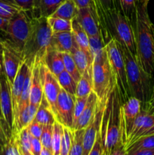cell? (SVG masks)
I'll return each mask as SVG.
<instances>
[{
	"label": "cell",
	"mask_w": 154,
	"mask_h": 155,
	"mask_svg": "<svg viewBox=\"0 0 154 155\" xmlns=\"http://www.w3.org/2000/svg\"><path fill=\"white\" fill-rule=\"evenodd\" d=\"M147 5L136 2L135 18L133 24L136 45V58L140 68L154 79V34Z\"/></svg>",
	"instance_id": "cell-1"
},
{
	"label": "cell",
	"mask_w": 154,
	"mask_h": 155,
	"mask_svg": "<svg viewBox=\"0 0 154 155\" xmlns=\"http://www.w3.org/2000/svg\"><path fill=\"white\" fill-rule=\"evenodd\" d=\"M51 36L52 31L47 18L33 16L31 31L21 53L23 61L30 68L36 64L42 62L51 44Z\"/></svg>",
	"instance_id": "cell-2"
},
{
	"label": "cell",
	"mask_w": 154,
	"mask_h": 155,
	"mask_svg": "<svg viewBox=\"0 0 154 155\" xmlns=\"http://www.w3.org/2000/svg\"><path fill=\"white\" fill-rule=\"evenodd\" d=\"M119 47L125 61L127 80L131 95L138 98L141 101V105H144L152 96L154 79L142 70L136 57L126 47L120 44Z\"/></svg>",
	"instance_id": "cell-3"
},
{
	"label": "cell",
	"mask_w": 154,
	"mask_h": 155,
	"mask_svg": "<svg viewBox=\"0 0 154 155\" xmlns=\"http://www.w3.org/2000/svg\"><path fill=\"white\" fill-rule=\"evenodd\" d=\"M105 49L109 64L116 81V87L119 91L121 101L123 104L131 97V95L127 80L125 61L119 42L115 39H112L106 44Z\"/></svg>",
	"instance_id": "cell-4"
},
{
	"label": "cell",
	"mask_w": 154,
	"mask_h": 155,
	"mask_svg": "<svg viewBox=\"0 0 154 155\" xmlns=\"http://www.w3.org/2000/svg\"><path fill=\"white\" fill-rule=\"evenodd\" d=\"M33 17L32 12L24 10L18 12L9 19L5 39H2L21 54L31 31Z\"/></svg>",
	"instance_id": "cell-5"
},
{
	"label": "cell",
	"mask_w": 154,
	"mask_h": 155,
	"mask_svg": "<svg viewBox=\"0 0 154 155\" xmlns=\"http://www.w3.org/2000/svg\"><path fill=\"white\" fill-rule=\"evenodd\" d=\"M93 91L100 101L108 99L116 86V81L112 73L107 52L92 62Z\"/></svg>",
	"instance_id": "cell-6"
},
{
	"label": "cell",
	"mask_w": 154,
	"mask_h": 155,
	"mask_svg": "<svg viewBox=\"0 0 154 155\" xmlns=\"http://www.w3.org/2000/svg\"><path fill=\"white\" fill-rule=\"evenodd\" d=\"M75 96L61 89L56 104V120L63 127L72 130Z\"/></svg>",
	"instance_id": "cell-7"
},
{
	"label": "cell",
	"mask_w": 154,
	"mask_h": 155,
	"mask_svg": "<svg viewBox=\"0 0 154 155\" xmlns=\"http://www.w3.org/2000/svg\"><path fill=\"white\" fill-rule=\"evenodd\" d=\"M107 101V100L105 101L98 100V107L95 117L91 124L85 129L82 141V155H88L95 144L97 135L101 130Z\"/></svg>",
	"instance_id": "cell-8"
},
{
	"label": "cell",
	"mask_w": 154,
	"mask_h": 155,
	"mask_svg": "<svg viewBox=\"0 0 154 155\" xmlns=\"http://www.w3.org/2000/svg\"><path fill=\"white\" fill-rule=\"evenodd\" d=\"M2 58L4 73L10 84L11 85L20 66L24 61L22 55L8 42L2 39Z\"/></svg>",
	"instance_id": "cell-9"
},
{
	"label": "cell",
	"mask_w": 154,
	"mask_h": 155,
	"mask_svg": "<svg viewBox=\"0 0 154 155\" xmlns=\"http://www.w3.org/2000/svg\"><path fill=\"white\" fill-rule=\"evenodd\" d=\"M41 72L42 77L43 95L48 101L56 117V104L61 87L59 84L57 77L52 74L43 63L41 64Z\"/></svg>",
	"instance_id": "cell-10"
},
{
	"label": "cell",
	"mask_w": 154,
	"mask_h": 155,
	"mask_svg": "<svg viewBox=\"0 0 154 155\" xmlns=\"http://www.w3.org/2000/svg\"><path fill=\"white\" fill-rule=\"evenodd\" d=\"M75 19L84 29L88 37L100 35L99 18L93 0L89 6L79 8Z\"/></svg>",
	"instance_id": "cell-11"
},
{
	"label": "cell",
	"mask_w": 154,
	"mask_h": 155,
	"mask_svg": "<svg viewBox=\"0 0 154 155\" xmlns=\"http://www.w3.org/2000/svg\"><path fill=\"white\" fill-rule=\"evenodd\" d=\"M150 134H154V115L148 114L144 109L141 108L127 138L125 148L139 138Z\"/></svg>",
	"instance_id": "cell-12"
},
{
	"label": "cell",
	"mask_w": 154,
	"mask_h": 155,
	"mask_svg": "<svg viewBox=\"0 0 154 155\" xmlns=\"http://www.w3.org/2000/svg\"><path fill=\"white\" fill-rule=\"evenodd\" d=\"M0 105L5 120L12 131L14 124V112L11 93V84L4 72L0 74Z\"/></svg>",
	"instance_id": "cell-13"
},
{
	"label": "cell",
	"mask_w": 154,
	"mask_h": 155,
	"mask_svg": "<svg viewBox=\"0 0 154 155\" xmlns=\"http://www.w3.org/2000/svg\"><path fill=\"white\" fill-rule=\"evenodd\" d=\"M140 110H141V101L135 97H130L125 103L122 104V116L125 144H126L127 138L131 133L134 121L140 114Z\"/></svg>",
	"instance_id": "cell-14"
},
{
	"label": "cell",
	"mask_w": 154,
	"mask_h": 155,
	"mask_svg": "<svg viewBox=\"0 0 154 155\" xmlns=\"http://www.w3.org/2000/svg\"><path fill=\"white\" fill-rule=\"evenodd\" d=\"M98 96L95 94V92L92 91L89 94L88 97L87 103H86V105L85 107L84 110H83L82 113L80 115V117L77 120L76 122H75L72 130H85L91 124L94 117H95L97 107H98Z\"/></svg>",
	"instance_id": "cell-15"
},
{
	"label": "cell",
	"mask_w": 154,
	"mask_h": 155,
	"mask_svg": "<svg viewBox=\"0 0 154 155\" xmlns=\"http://www.w3.org/2000/svg\"><path fill=\"white\" fill-rule=\"evenodd\" d=\"M42 62L34 64L32 68L31 85H30V104L38 106L40 104L43 97L42 77L41 72V64Z\"/></svg>",
	"instance_id": "cell-16"
},
{
	"label": "cell",
	"mask_w": 154,
	"mask_h": 155,
	"mask_svg": "<svg viewBox=\"0 0 154 155\" xmlns=\"http://www.w3.org/2000/svg\"><path fill=\"white\" fill-rule=\"evenodd\" d=\"M30 67L25 62L23 61V63L20 66L19 70H18L16 76H15V78L14 80L13 83L11 85V93L12 104H13L14 116L15 113H16L20 98H21V95L22 93L23 87H24L26 77H27V73L30 71Z\"/></svg>",
	"instance_id": "cell-17"
},
{
	"label": "cell",
	"mask_w": 154,
	"mask_h": 155,
	"mask_svg": "<svg viewBox=\"0 0 154 155\" xmlns=\"http://www.w3.org/2000/svg\"><path fill=\"white\" fill-rule=\"evenodd\" d=\"M42 63L56 77L61 74L63 71H65L63 60V53L54 49L51 46L48 47L44 56Z\"/></svg>",
	"instance_id": "cell-18"
},
{
	"label": "cell",
	"mask_w": 154,
	"mask_h": 155,
	"mask_svg": "<svg viewBox=\"0 0 154 155\" xmlns=\"http://www.w3.org/2000/svg\"><path fill=\"white\" fill-rule=\"evenodd\" d=\"M75 44L72 31L60 32L52 33L50 46L60 52L69 53Z\"/></svg>",
	"instance_id": "cell-19"
},
{
	"label": "cell",
	"mask_w": 154,
	"mask_h": 155,
	"mask_svg": "<svg viewBox=\"0 0 154 155\" xmlns=\"http://www.w3.org/2000/svg\"><path fill=\"white\" fill-rule=\"evenodd\" d=\"M37 109L38 106L29 104V105L19 114L14 122L12 133H18L24 128L28 127L34 120Z\"/></svg>",
	"instance_id": "cell-20"
},
{
	"label": "cell",
	"mask_w": 154,
	"mask_h": 155,
	"mask_svg": "<svg viewBox=\"0 0 154 155\" xmlns=\"http://www.w3.org/2000/svg\"><path fill=\"white\" fill-rule=\"evenodd\" d=\"M92 91H93V80H92V64H91L81 74L80 79L77 82L75 97L88 96Z\"/></svg>",
	"instance_id": "cell-21"
},
{
	"label": "cell",
	"mask_w": 154,
	"mask_h": 155,
	"mask_svg": "<svg viewBox=\"0 0 154 155\" xmlns=\"http://www.w3.org/2000/svg\"><path fill=\"white\" fill-rule=\"evenodd\" d=\"M72 33L77 45L81 49H82L89 57L92 58L90 51V47H89L88 36L75 18L72 20ZM92 60H93V58H92Z\"/></svg>",
	"instance_id": "cell-22"
},
{
	"label": "cell",
	"mask_w": 154,
	"mask_h": 155,
	"mask_svg": "<svg viewBox=\"0 0 154 155\" xmlns=\"http://www.w3.org/2000/svg\"><path fill=\"white\" fill-rule=\"evenodd\" d=\"M34 120L42 125H53L57 120L55 115L53 113L48 101L44 95L40 104L38 107Z\"/></svg>",
	"instance_id": "cell-23"
},
{
	"label": "cell",
	"mask_w": 154,
	"mask_h": 155,
	"mask_svg": "<svg viewBox=\"0 0 154 155\" xmlns=\"http://www.w3.org/2000/svg\"><path fill=\"white\" fill-rule=\"evenodd\" d=\"M64 1L65 0H36L34 12L36 9H38L39 16L49 18Z\"/></svg>",
	"instance_id": "cell-24"
},
{
	"label": "cell",
	"mask_w": 154,
	"mask_h": 155,
	"mask_svg": "<svg viewBox=\"0 0 154 155\" xmlns=\"http://www.w3.org/2000/svg\"><path fill=\"white\" fill-rule=\"evenodd\" d=\"M79 8L72 0H65L51 17L72 21L75 18Z\"/></svg>",
	"instance_id": "cell-25"
},
{
	"label": "cell",
	"mask_w": 154,
	"mask_h": 155,
	"mask_svg": "<svg viewBox=\"0 0 154 155\" xmlns=\"http://www.w3.org/2000/svg\"><path fill=\"white\" fill-rule=\"evenodd\" d=\"M69 54L73 58L77 68L81 74L85 71L89 65L92 64L93 60L91 58L89 57L82 49H81L76 43L72 47Z\"/></svg>",
	"instance_id": "cell-26"
},
{
	"label": "cell",
	"mask_w": 154,
	"mask_h": 155,
	"mask_svg": "<svg viewBox=\"0 0 154 155\" xmlns=\"http://www.w3.org/2000/svg\"><path fill=\"white\" fill-rule=\"evenodd\" d=\"M31 77H32V68H30V71L27 73V75L26 77L25 82H24V87H23L22 93L21 95L19 103H18V108H17L16 113L14 116V122L17 117H18L19 114L24 110V108L27 107L30 104V85H31Z\"/></svg>",
	"instance_id": "cell-27"
},
{
	"label": "cell",
	"mask_w": 154,
	"mask_h": 155,
	"mask_svg": "<svg viewBox=\"0 0 154 155\" xmlns=\"http://www.w3.org/2000/svg\"><path fill=\"white\" fill-rule=\"evenodd\" d=\"M57 78L61 89H63L70 95L75 96L77 82L72 78V77L69 73L66 72V71H63L61 74L57 76Z\"/></svg>",
	"instance_id": "cell-28"
},
{
	"label": "cell",
	"mask_w": 154,
	"mask_h": 155,
	"mask_svg": "<svg viewBox=\"0 0 154 155\" xmlns=\"http://www.w3.org/2000/svg\"><path fill=\"white\" fill-rule=\"evenodd\" d=\"M47 20L52 33L72 31V21L54 17L47 18Z\"/></svg>",
	"instance_id": "cell-29"
},
{
	"label": "cell",
	"mask_w": 154,
	"mask_h": 155,
	"mask_svg": "<svg viewBox=\"0 0 154 155\" xmlns=\"http://www.w3.org/2000/svg\"><path fill=\"white\" fill-rule=\"evenodd\" d=\"M63 133V126L56 120L53 124L52 139H51V150L54 155H60V144Z\"/></svg>",
	"instance_id": "cell-30"
},
{
	"label": "cell",
	"mask_w": 154,
	"mask_h": 155,
	"mask_svg": "<svg viewBox=\"0 0 154 155\" xmlns=\"http://www.w3.org/2000/svg\"><path fill=\"white\" fill-rule=\"evenodd\" d=\"M137 149H154V134L142 136L125 148L126 151Z\"/></svg>",
	"instance_id": "cell-31"
},
{
	"label": "cell",
	"mask_w": 154,
	"mask_h": 155,
	"mask_svg": "<svg viewBox=\"0 0 154 155\" xmlns=\"http://www.w3.org/2000/svg\"><path fill=\"white\" fill-rule=\"evenodd\" d=\"M89 47L93 61L101 57L105 53V44L101 35L89 37Z\"/></svg>",
	"instance_id": "cell-32"
},
{
	"label": "cell",
	"mask_w": 154,
	"mask_h": 155,
	"mask_svg": "<svg viewBox=\"0 0 154 155\" xmlns=\"http://www.w3.org/2000/svg\"><path fill=\"white\" fill-rule=\"evenodd\" d=\"M85 130H72V144L68 155H82V141Z\"/></svg>",
	"instance_id": "cell-33"
},
{
	"label": "cell",
	"mask_w": 154,
	"mask_h": 155,
	"mask_svg": "<svg viewBox=\"0 0 154 155\" xmlns=\"http://www.w3.org/2000/svg\"><path fill=\"white\" fill-rule=\"evenodd\" d=\"M63 60L65 71L69 73L75 81L78 82L80 79V77H81V74L79 71L76 64H75L71 54L67 52L63 53Z\"/></svg>",
	"instance_id": "cell-34"
},
{
	"label": "cell",
	"mask_w": 154,
	"mask_h": 155,
	"mask_svg": "<svg viewBox=\"0 0 154 155\" xmlns=\"http://www.w3.org/2000/svg\"><path fill=\"white\" fill-rule=\"evenodd\" d=\"M122 12L125 15L133 27L136 12V2L137 0H119Z\"/></svg>",
	"instance_id": "cell-35"
},
{
	"label": "cell",
	"mask_w": 154,
	"mask_h": 155,
	"mask_svg": "<svg viewBox=\"0 0 154 155\" xmlns=\"http://www.w3.org/2000/svg\"><path fill=\"white\" fill-rule=\"evenodd\" d=\"M21 10L22 9L18 7L15 3L0 0V16L2 18L11 19Z\"/></svg>",
	"instance_id": "cell-36"
},
{
	"label": "cell",
	"mask_w": 154,
	"mask_h": 155,
	"mask_svg": "<svg viewBox=\"0 0 154 155\" xmlns=\"http://www.w3.org/2000/svg\"><path fill=\"white\" fill-rule=\"evenodd\" d=\"M72 144V130L63 127V133L60 144V155H68Z\"/></svg>",
	"instance_id": "cell-37"
},
{
	"label": "cell",
	"mask_w": 154,
	"mask_h": 155,
	"mask_svg": "<svg viewBox=\"0 0 154 155\" xmlns=\"http://www.w3.org/2000/svg\"><path fill=\"white\" fill-rule=\"evenodd\" d=\"M2 155H23L18 145L16 135L12 133L11 137L6 143Z\"/></svg>",
	"instance_id": "cell-38"
},
{
	"label": "cell",
	"mask_w": 154,
	"mask_h": 155,
	"mask_svg": "<svg viewBox=\"0 0 154 155\" xmlns=\"http://www.w3.org/2000/svg\"><path fill=\"white\" fill-rule=\"evenodd\" d=\"M53 125H43L42 136L40 141L44 148L51 150V139H52Z\"/></svg>",
	"instance_id": "cell-39"
},
{
	"label": "cell",
	"mask_w": 154,
	"mask_h": 155,
	"mask_svg": "<svg viewBox=\"0 0 154 155\" xmlns=\"http://www.w3.org/2000/svg\"><path fill=\"white\" fill-rule=\"evenodd\" d=\"M88 97V96H85V97H75V106H74V119H73V127L75 125V122L80 115L82 113L83 110H84L85 107L87 103ZM73 129V127H72Z\"/></svg>",
	"instance_id": "cell-40"
},
{
	"label": "cell",
	"mask_w": 154,
	"mask_h": 155,
	"mask_svg": "<svg viewBox=\"0 0 154 155\" xmlns=\"http://www.w3.org/2000/svg\"><path fill=\"white\" fill-rule=\"evenodd\" d=\"M104 151V137L101 133V130L98 132L97 135L96 140H95V144L91 150L90 153L88 155H103Z\"/></svg>",
	"instance_id": "cell-41"
},
{
	"label": "cell",
	"mask_w": 154,
	"mask_h": 155,
	"mask_svg": "<svg viewBox=\"0 0 154 155\" xmlns=\"http://www.w3.org/2000/svg\"><path fill=\"white\" fill-rule=\"evenodd\" d=\"M27 130H28L29 133H30L32 137L40 139L42 130H43V125L33 120V122L27 127Z\"/></svg>",
	"instance_id": "cell-42"
},
{
	"label": "cell",
	"mask_w": 154,
	"mask_h": 155,
	"mask_svg": "<svg viewBox=\"0 0 154 155\" xmlns=\"http://www.w3.org/2000/svg\"><path fill=\"white\" fill-rule=\"evenodd\" d=\"M13 1L22 10L32 12L33 14L36 0H13Z\"/></svg>",
	"instance_id": "cell-43"
},
{
	"label": "cell",
	"mask_w": 154,
	"mask_h": 155,
	"mask_svg": "<svg viewBox=\"0 0 154 155\" xmlns=\"http://www.w3.org/2000/svg\"><path fill=\"white\" fill-rule=\"evenodd\" d=\"M42 148H43V146H42V142H41L40 139L32 137V141H31L32 154L33 155H40Z\"/></svg>",
	"instance_id": "cell-44"
},
{
	"label": "cell",
	"mask_w": 154,
	"mask_h": 155,
	"mask_svg": "<svg viewBox=\"0 0 154 155\" xmlns=\"http://www.w3.org/2000/svg\"><path fill=\"white\" fill-rule=\"evenodd\" d=\"M0 124H1L3 130H4L5 134L8 140H9L10 138L12 136V131L10 129V127H8V125L7 124V123H6L4 117H3V114H2V112L1 105H0Z\"/></svg>",
	"instance_id": "cell-45"
},
{
	"label": "cell",
	"mask_w": 154,
	"mask_h": 155,
	"mask_svg": "<svg viewBox=\"0 0 154 155\" xmlns=\"http://www.w3.org/2000/svg\"><path fill=\"white\" fill-rule=\"evenodd\" d=\"M141 108L144 109L148 114L154 115V95L151 97L144 105H141Z\"/></svg>",
	"instance_id": "cell-46"
},
{
	"label": "cell",
	"mask_w": 154,
	"mask_h": 155,
	"mask_svg": "<svg viewBox=\"0 0 154 155\" xmlns=\"http://www.w3.org/2000/svg\"><path fill=\"white\" fill-rule=\"evenodd\" d=\"M128 155H154V149H137L127 151Z\"/></svg>",
	"instance_id": "cell-47"
},
{
	"label": "cell",
	"mask_w": 154,
	"mask_h": 155,
	"mask_svg": "<svg viewBox=\"0 0 154 155\" xmlns=\"http://www.w3.org/2000/svg\"><path fill=\"white\" fill-rule=\"evenodd\" d=\"M8 141V140L7 137H6L5 134L4 130H3L1 124H0V155L2 154L5 146Z\"/></svg>",
	"instance_id": "cell-48"
},
{
	"label": "cell",
	"mask_w": 154,
	"mask_h": 155,
	"mask_svg": "<svg viewBox=\"0 0 154 155\" xmlns=\"http://www.w3.org/2000/svg\"><path fill=\"white\" fill-rule=\"evenodd\" d=\"M8 21L9 19L2 18V17L0 16V32L3 33L4 34H5L6 30H7L8 25Z\"/></svg>",
	"instance_id": "cell-49"
},
{
	"label": "cell",
	"mask_w": 154,
	"mask_h": 155,
	"mask_svg": "<svg viewBox=\"0 0 154 155\" xmlns=\"http://www.w3.org/2000/svg\"><path fill=\"white\" fill-rule=\"evenodd\" d=\"M112 155H128L126 150H125V145L123 144L119 145L117 148H115L114 151L112 153Z\"/></svg>",
	"instance_id": "cell-50"
},
{
	"label": "cell",
	"mask_w": 154,
	"mask_h": 155,
	"mask_svg": "<svg viewBox=\"0 0 154 155\" xmlns=\"http://www.w3.org/2000/svg\"><path fill=\"white\" fill-rule=\"evenodd\" d=\"M72 1L75 2L79 8H85L90 5L92 0H72Z\"/></svg>",
	"instance_id": "cell-51"
},
{
	"label": "cell",
	"mask_w": 154,
	"mask_h": 155,
	"mask_svg": "<svg viewBox=\"0 0 154 155\" xmlns=\"http://www.w3.org/2000/svg\"><path fill=\"white\" fill-rule=\"evenodd\" d=\"M104 8L108 9L113 7V0H98Z\"/></svg>",
	"instance_id": "cell-52"
},
{
	"label": "cell",
	"mask_w": 154,
	"mask_h": 155,
	"mask_svg": "<svg viewBox=\"0 0 154 155\" xmlns=\"http://www.w3.org/2000/svg\"><path fill=\"white\" fill-rule=\"evenodd\" d=\"M40 155H54V154H53L52 151H51V150L48 149V148H45L43 147L42 149V151H41Z\"/></svg>",
	"instance_id": "cell-53"
},
{
	"label": "cell",
	"mask_w": 154,
	"mask_h": 155,
	"mask_svg": "<svg viewBox=\"0 0 154 155\" xmlns=\"http://www.w3.org/2000/svg\"><path fill=\"white\" fill-rule=\"evenodd\" d=\"M4 72L3 70V64H2V54H0V74H2Z\"/></svg>",
	"instance_id": "cell-54"
},
{
	"label": "cell",
	"mask_w": 154,
	"mask_h": 155,
	"mask_svg": "<svg viewBox=\"0 0 154 155\" xmlns=\"http://www.w3.org/2000/svg\"><path fill=\"white\" fill-rule=\"evenodd\" d=\"M2 52V39L0 37V54Z\"/></svg>",
	"instance_id": "cell-55"
},
{
	"label": "cell",
	"mask_w": 154,
	"mask_h": 155,
	"mask_svg": "<svg viewBox=\"0 0 154 155\" xmlns=\"http://www.w3.org/2000/svg\"><path fill=\"white\" fill-rule=\"evenodd\" d=\"M137 1L141 2H143V3H146V4H148V2H149V0H137Z\"/></svg>",
	"instance_id": "cell-56"
},
{
	"label": "cell",
	"mask_w": 154,
	"mask_h": 155,
	"mask_svg": "<svg viewBox=\"0 0 154 155\" xmlns=\"http://www.w3.org/2000/svg\"><path fill=\"white\" fill-rule=\"evenodd\" d=\"M154 95V84H153V88H152V96H153ZM151 96V97H152Z\"/></svg>",
	"instance_id": "cell-57"
},
{
	"label": "cell",
	"mask_w": 154,
	"mask_h": 155,
	"mask_svg": "<svg viewBox=\"0 0 154 155\" xmlns=\"http://www.w3.org/2000/svg\"><path fill=\"white\" fill-rule=\"evenodd\" d=\"M152 30H153V34H154V26L152 27Z\"/></svg>",
	"instance_id": "cell-58"
}]
</instances>
